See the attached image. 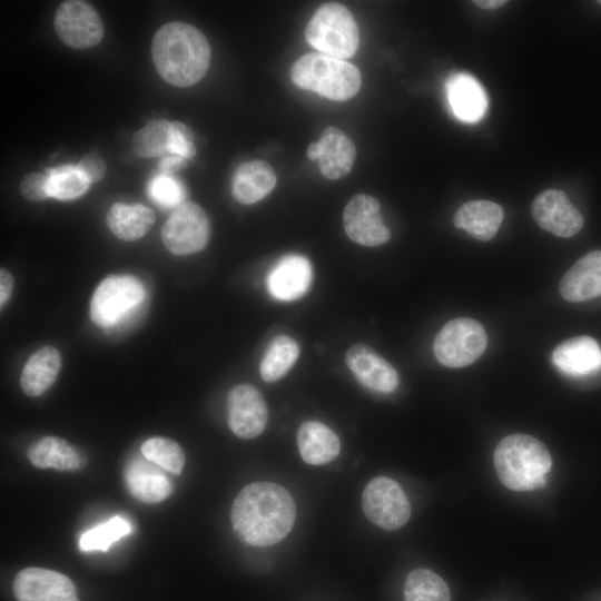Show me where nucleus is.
Returning <instances> with one entry per match:
<instances>
[{
	"instance_id": "obj_4",
	"label": "nucleus",
	"mask_w": 601,
	"mask_h": 601,
	"mask_svg": "<svg viewBox=\"0 0 601 601\" xmlns=\"http://www.w3.org/2000/svg\"><path fill=\"white\" fill-rule=\"evenodd\" d=\"M293 82L332 100H347L361 87L358 69L345 61L323 53H307L298 58L290 69Z\"/></svg>"
},
{
	"instance_id": "obj_39",
	"label": "nucleus",
	"mask_w": 601,
	"mask_h": 601,
	"mask_svg": "<svg viewBox=\"0 0 601 601\" xmlns=\"http://www.w3.org/2000/svg\"><path fill=\"white\" fill-rule=\"evenodd\" d=\"M12 289H13V276L7 268L1 267L0 269V306L1 307H3L4 304L8 302V299L10 298Z\"/></svg>"
},
{
	"instance_id": "obj_11",
	"label": "nucleus",
	"mask_w": 601,
	"mask_h": 601,
	"mask_svg": "<svg viewBox=\"0 0 601 601\" xmlns=\"http://www.w3.org/2000/svg\"><path fill=\"white\" fill-rule=\"evenodd\" d=\"M227 414L229 428L243 440L260 435L268 420L267 405L262 393L249 384H239L230 390Z\"/></svg>"
},
{
	"instance_id": "obj_7",
	"label": "nucleus",
	"mask_w": 601,
	"mask_h": 601,
	"mask_svg": "<svg viewBox=\"0 0 601 601\" xmlns=\"http://www.w3.org/2000/svg\"><path fill=\"white\" fill-rule=\"evenodd\" d=\"M487 346V335L481 323L469 317L447 322L437 333L433 349L437 361L451 368L474 363Z\"/></svg>"
},
{
	"instance_id": "obj_27",
	"label": "nucleus",
	"mask_w": 601,
	"mask_h": 601,
	"mask_svg": "<svg viewBox=\"0 0 601 601\" xmlns=\"http://www.w3.org/2000/svg\"><path fill=\"white\" fill-rule=\"evenodd\" d=\"M155 213L141 204L116 203L106 215V224L110 231L125 242L144 237L155 224Z\"/></svg>"
},
{
	"instance_id": "obj_40",
	"label": "nucleus",
	"mask_w": 601,
	"mask_h": 601,
	"mask_svg": "<svg viewBox=\"0 0 601 601\" xmlns=\"http://www.w3.org/2000/svg\"><path fill=\"white\" fill-rule=\"evenodd\" d=\"M508 1L505 0H477L473 3L482 9L493 10L504 6Z\"/></svg>"
},
{
	"instance_id": "obj_2",
	"label": "nucleus",
	"mask_w": 601,
	"mask_h": 601,
	"mask_svg": "<svg viewBox=\"0 0 601 601\" xmlns=\"http://www.w3.org/2000/svg\"><path fill=\"white\" fill-rule=\"evenodd\" d=\"M210 55L206 37L186 22L164 24L151 42L156 70L165 81L176 87L197 83L208 70Z\"/></svg>"
},
{
	"instance_id": "obj_26",
	"label": "nucleus",
	"mask_w": 601,
	"mask_h": 601,
	"mask_svg": "<svg viewBox=\"0 0 601 601\" xmlns=\"http://www.w3.org/2000/svg\"><path fill=\"white\" fill-rule=\"evenodd\" d=\"M29 461L39 469L77 471L86 465V457L70 443L57 436H45L28 450Z\"/></svg>"
},
{
	"instance_id": "obj_37",
	"label": "nucleus",
	"mask_w": 601,
	"mask_h": 601,
	"mask_svg": "<svg viewBox=\"0 0 601 601\" xmlns=\"http://www.w3.org/2000/svg\"><path fill=\"white\" fill-rule=\"evenodd\" d=\"M77 165L91 184L100 180L106 173V164L97 154L90 152L85 155Z\"/></svg>"
},
{
	"instance_id": "obj_28",
	"label": "nucleus",
	"mask_w": 601,
	"mask_h": 601,
	"mask_svg": "<svg viewBox=\"0 0 601 601\" xmlns=\"http://www.w3.org/2000/svg\"><path fill=\"white\" fill-rule=\"evenodd\" d=\"M299 356L298 344L287 335L276 336L269 344L260 363L262 378L267 383L280 380Z\"/></svg>"
},
{
	"instance_id": "obj_42",
	"label": "nucleus",
	"mask_w": 601,
	"mask_h": 601,
	"mask_svg": "<svg viewBox=\"0 0 601 601\" xmlns=\"http://www.w3.org/2000/svg\"><path fill=\"white\" fill-rule=\"evenodd\" d=\"M598 3H599V4H601V0H600V1H598Z\"/></svg>"
},
{
	"instance_id": "obj_38",
	"label": "nucleus",
	"mask_w": 601,
	"mask_h": 601,
	"mask_svg": "<svg viewBox=\"0 0 601 601\" xmlns=\"http://www.w3.org/2000/svg\"><path fill=\"white\" fill-rule=\"evenodd\" d=\"M158 165L160 173L171 175V173L185 168L187 166V159L168 154L161 157Z\"/></svg>"
},
{
	"instance_id": "obj_12",
	"label": "nucleus",
	"mask_w": 601,
	"mask_h": 601,
	"mask_svg": "<svg viewBox=\"0 0 601 601\" xmlns=\"http://www.w3.org/2000/svg\"><path fill=\"white\" fill-rule=\"evenodd\" d=\"M343 223L347 236L363 246H378L391 237L378 200L368 195L357 194L351 198L343 213Z\"/></svg>"
},
{
	"instance_id": "obj_1",
	"label": "nucleus",
	"mask_w": 601,
	"mask_h": 601,
	"mask_svg": "<svg viewBox=\"0 0 601 601\" xmlns=\"http://www.w3.org/2000/svg\"><path fill=\"white\" fill-rule=\"evenodd\" d=\"M296 506L283 486L266 481L246 485L236 496L230 521L237 536L254 546H269L292 531Z\"/></svg>"
},
{
	"instance_id": "obj_32",
	"label": "nucleus",
	"mask_w": 601,
	"mask_h": 601,
	"mask_svg": "<svg viewBox=\"0 0 601 601\" xmlns=\"http://www.w3.org/2000/svg\"><path fill=\"white\" fill-rule=\"evenodd\" d=\"M144 457L160 469L175 475L183 472L185 454L180 445L170 439L155 436L145 441L141 445Z\"/></svg>"
},
{
	"instance_id": "obj_35",
	"label": "nucleus",
	"mask_w": 601,
	"mask_h": 601,
	"mask_svg": "<svg viewBox=\"0 0 601 601\" xmlns=\"http://www.w3.org/2000/svg\"><path fill=\"white\" fill-rule=\"evenodd\" d=\"M168 154L190 159L196 154V148L193 142V134L190 129L180 121L170 124V140Z\"/></svg>"
},
{
	"instance_id": "obj_13",
	"label": "nucleus",
	"mask_w": 601,
	"mask_h": 601,
	"mask_svg": "<svg viewBox=\"0 0 601 601\" xmlns=\"http://www.w3.org/2000/svg\"><path fill=\"white\" fill-rule=\"evenodd\" d=\"M18 601H79L76 587L67 575L43 568H26L13 580Z\"/></svg>"
},
{
	"instance_id": "obj_14",
	"label": "nucleus",
	"mask_w": 601,
	"mask_h": 601,
	"mask_svg": "<svg viewBox=\"0 0 601 601\" xmlns=\"http://www.w3.org/2000/svg\"><path fill=\"white\" fill-rule=\"evenodd\" d=\"M531 213L543 230L563 238L578 234L584 223L582 214L565 193L558 189L540 193L531 205Z\"/></svg>"
},
{
	"instance_id": "obj_24",
	"label": "nucleus",
	"mask_w": 601,
	"mask_h": 601,
	"mask_svg": "<svg viewBox=\"0 0 601 601\" xmlns=\"http://www.w3.org/2000/svg\"><path fill=\"white\" fill-rule=\"evenodd\" d=\"M276 180V174L268 162L247 161L237 168L233 178L231 193L238 203L250 205L267 196L275 187Z\"/></svg>"
},
{
	"instance_id": "obj_31",
	"label": "nucleus",
	"mask_w": 601,
	"mask_h": 601,
	"mask_svg": "<svg viewBox=\"0 0 601 601\" xmlns=\"http://www.w3.org/2000/svg\"><path fill=\"white\" fill-rule=\"evenodd\" d=\"M170 121L154 119L139 129L132 138V149L141 158L164 157L168 154Z\"/></svg>"
},
{
	"instance_id": "obj_6",
	"label": "nucleus",
	"mask_w": 601,
	"mask_h": 601,
	"mask_svg": "<svg viewBox=\"0 0 601 601\" xmlns=\"http://www.w3.org/2000/svg\"><path fill=\"white\" fill-rule=\"evenodd\" d=\"M146 298L142 283L131 275H110L100 282L90 302V318L101 328L127 319Z\"/></svg>"
},
{
	"instance_id": "obj_29",
	"label": "nucleus",
	"mask_w": 601,
	"mask_h": 601,
	"mask_svg": "<svg viewBox=\"0 0 601 601\" xmlns=\"http://www.w3.org/2000/svg\"><path fill=\"white\" fill-rule=\"evenodd\" d=\"M47 190L51 198L71 200L82 196L91 183L78 165L47 168Z\"/></svg>"
},
{
	"instance_id": "obj_41",
	"label": "nucleus",
	"mask_w": 601,
	"mask_h": 601,
	"mask_svg": "<svg viewBox=\"0 0 601 601\" xmlns=\"http://www.w3.org/2000/svg\"><path fill=\"white\" fill-rule=\"evenodd\" d=\"M318 152H319V149H318L317 141L312 142V144L307 147V157H308V159H311V160H317V158H318Z\"/></svg>"
},
{
	"instance_id": "obj_5",
	"label": "nucleus",
	"mask_w": 601,
	"mask_h": 601,
	"mask_svg": "<svg viewBox=\"0 0 601 601\" xmlns=\"http://www.w3.org/2000/svg\"><path fill=\"white\" fill-rule=\"evenodd\" d=\"M305 37L323 55L338 59L354 56L359 43L357 24L339 3L321 6L307 23Z\"/></svg>"
},
{
	"instance_id": "obj_8",
	"label": "nucleus",
	"mask_w": 601,
	"mask_h": 601,
	"mask_svg": "<svg viewBox=\"0 0 601 601\" xmlns=\"http://www.w3.org/2000/svg\"><path fill=\"white\" fill-rule=\"evenodd\" d=\"M366 518L386 531L402 528L411 516V505L400 484L387 476L368 481L362 494Z\"/></svg>"
},
{
	"instance_id": "obj_10",
	"label": "nucleus",
	"mask_w": 601,
	"mask_h": 601,
	"mask_svg": "<svg viewBox=\"0 0 601 601\" xmlns=\"http://www.w3.org/2000/svg\"><path fill=\"white\" fill-rule=\"evenodd\" d=\"M55 30L60 40L72 49H87L104 37V24L96 9L86 1H63L55 14Z\"/></svg>"
},
{
	"instance_id": "obj_30",
	"label": "nucleus",
	"mask_w": 601,
	"mask_h": 601,
	"mask_svg": "<svg viewBox=\"0 0 601 601\" xmlns=\"http://www.w3.org/2000/svg\"><path fill=\"white\" fill-rule=\"evenodd\" d=\"M404 601H451L446 582L428 569H415L404 584Z\"/></svg>"
},
{
	"instance_id": "obj_9",
	"label": "nucleus",
	"mask_w": 601,
	"mask_h": 601,
	"mask_svg": "<svg viewBox=\"0 0 601 601\" xmlns=\"http://www.w3.org/2000/svg\"><path fill=\"white\" fill-rule=\"evenodd\" d=\"M209 235L210 224L205 210L190 201L176 207L161 228L165 247L179 256L204 249Z\"/></svg>"
},
{
	"instance_id": "obj_19",
	"label": "nucleus",
	"mask_w": 601,
	"mask_h": 601,
	"mask_svg": "<svg viewBox=\"0 0 601 601\" xmlns=\"http://www.w3.org/2000/svg\"><path fill=\"white\" fill-rule=\"evenodd\" d=\"M552 362L565 374L588 375L601 368V348L590 336H575L554 348Z\"/></svg>"
},
{
	"instance_id": "obj_17",
	"label": "nucleus",
	"mask_w": 601,
	"mask_h": 601,
	"mask_svg": "<svg viewBox=\"0 0 601 601\" xmlns=\"http://www.w3.org/2000/svg\"><path fill=\"white\" fill-rule=\"evenodd\" d=\"M312 280L309 262L300 255L283 257L269 272L268 290L279 300H293L303 296Z\"/></svg>"
},
{
	"instance_id": "obj_16",
	"label": "nucleus",
	"mask_w": 601,
	"mask_h": 601,
	"mask_svg": "<svg viewBox=\"0 0 601 601\" xmlns=\"http://www.w3.org/2000/svg\"><path fill=\"white\" fill-rule=\"evenodd\" d=\"M560 294L571 303L601 296V250H593L580 259L561 278Z\"/></svg>"
},
{
	"instance_id": "obj_36",
	"label": "nucleus",
	"mask_w": 601,
	"mask_h": 601,
	"mask_svg": "<svg viewBox=\"0 0 601 601\" xmlns=\"http://www.w3.org/2000/svg\"><path fill=\"white\" fill-rule=\"evenodd\" d=\"M47 174L31 173L20 183V193L27 200L43 201L49 198L47 190Z\"/></svg>"
},
{
	"instance_id": "obj_34",
	"label": "nucleus",
	"mask_w": 601,
	"mask_h": 601,
	"mask_svg": "<svg viewBox=\"0 0 601 601\" xmlns=\"http://www.w3.org/2000/svg\"><path fill=\"white\" fill-rule=\"evenodd\" d=\"M148 196L165 208L178 207L183 204L186 191L183 184L170 174L155 175L147 186Z\"/></svg>"
},
{
	"instance_id": "obj_18",
	"label": "nucleus",
	"mask_w": 601,
	"mask_h": 601,
	"mask_svg": "<svg viewBox=\"0 0 601 601\" xmlns=\"http://www.w3.org/2000/svg\"><path fill=\"white\" fill-rule=\"evenodd\" d=\"M124 479L129 493L144 503H159L173 492L169 479L148 460L138 457L129 461Z\"/></svg>"
},
{
	"instance_id": "obj_33",
	"label": "nucleus",
	"mask_w": 601,
	"mask_h": 601,
	"mask_svg": "<svg viewBox=\"0 0 601 601\" xmlns=\"http://www.w3.org/2000/svg\"><path fill=\"white\" fill-rule=\"evenodd\" d=\"M131 532L127 519L116 515L107 522L86 531L79 540L81 551H107L115 542Z\"/></svg>"
},
{
	"instance_id": "obj_22",
	"label": "nucleus",
	"mask_w": 601,
	"mask_h": 601,
	"mask_svg": "<svg viewBox=\"0 0 601 601\" xmlns=\"http://www.w3.org/2000/svg\"><path fill=\"white\" fill-rule=\"evenodd\" d=\"M504 217L503 208L490 200H470L455 213V227L465 230L474 238L486 242L499 231Z\"/></svg>"
},
{
	"instance_id": "obj_21",
	"label": "nucleus",
	"mask_w": 601,
	"mask_h": 601,
	"mask_svg": "<svg viewBox=\"0 0 601 601\" xmlns=\"http://www.w3.org/2000/svg\"><path fill=\"white\" fill-rule=\"evenodd\" d=\"M318 165L328 179H339L347 175L354 164L356 150L351 139L335 127L326 128L317 141Z\"/></svg>"
},
{
	"instance_id": "obj_20",
	"label": "nucleus",
	"mask_w": 601,
	"mask_h": 601,
	"mask_svg": "<svg viewBox=\"0 0 601 601\" xmlns=\"http://www.w3.org/2000/svg\"><path fill=\"white\" fill-rule=\"evenodd\" d=\"M446 95L452 112L466 122H475L487 109V97L475 78L456 73L446 82Z\"/></svg>"
},
{
	"instance_id": "obj_15",
	"label": "nucleus",
	"mask_w": 601,
	"mask_h": 601,
	"mask_svg": "<svg viewBox=\"0 0 601 601\" xmlns=\"http://www.w3.org/2000/svg\"><path fill=\"white\" fill-rule=\"evenodd\" d=\"M345 362L355 377L370 390L391 393L398 385L395 368L365 344L352 345L346 352Z\"/></svg>"
},
{
	"instance_id": "obj_23",
	"label": "nucleus",
	"mask_w": 601,
	"mask_h": 601,
	"mask_svg": "<svg viewBox=\"0 0 601 601\" xmlns=\"http://www.w3.org/2000/svg\"><path fill=\"white\" fill-rule=\"evenodd\" d=\"M300 457L311 465H324L335 460L341 451L337 434L317 421L303 423L297 432Z\"/></svg>"
},
{
	"instance_id": "obj_3",
	"label": "nucleus",
	"mask_w": 601,
	"mask_h": 601,
	"mask_svg": "<svg viewBox=\"0 0 601 601\" xmlns=\"http://www.w3.org/2000/svg\"><path fill=\"white\" fill-rule=\"evenodd\" d=\"M493 459L497 477L513 491H531L544 485L552 466V457L545 445L528 434H512L502 439Z\"/></svg>"
},
{
	"instance_id": "obj_25",
	"label": "nucleus",
	"mask_w": 601,
	"mask_h": 601,
	"mask_svg": "<svg viewBox=\"0 0 601 601\" xmlns=\"http://www.w3.org/2000/svg\"><path fill=\"white\" fill-rule=\"evenodd\" d=\"M61 368L60 352L51 345L37 349L24 364L20 385L24 394L40 396L56 382Z\"/></svg>"
}]
</instances>
